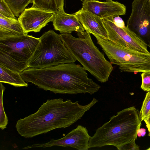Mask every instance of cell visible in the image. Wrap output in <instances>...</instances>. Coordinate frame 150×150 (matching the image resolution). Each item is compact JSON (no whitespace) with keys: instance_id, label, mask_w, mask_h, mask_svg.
<instances>
[{"instance_id":"484cf974","label":"cell","mask_w":150,"mask_h":150,"mask_svg":"<svg viewBox=\"0 0 150 150\" xmlns=\"http://www.w3.org/2000/svg\"><path fill=\"white\" fill-rule=\"evenodd\" d=\"M146 134V129L143 128H140L137 132V136L139 137L144 136Z\"/></svg>"},{"instance_id":"f546056e","label":"cell","mask_w":150,"mask_h":150,"mask_svg":"<svg viewBox=\"0 0 150 150\" xmlns=\"http://www.w3.org/2000/svg\"><path fill=\"white\" fill-rule=\"evenodd\" d=\"M105 0V1H111V0Z\"/></svg>"},{"instance_id":"ffe728a7","label":"cell","mask_w":150,"mask_h":150,"mask_svg":"<svg viewBox=\"0 0 150 150\" xmlns=\"http://www.w3.org/2000/svg\"><path fill=\"white\" fill-rule=\"evenodd\" d=\"M150 115V92H148L143 102L139 116L142 121Z\"/></svg>"},{"instance_id":"4fadbf2b","label":"cell","mask_w":150,"mask_h":150,"mask_svg":"<svg viewBox=\"0 0 150 150\" xmlns=\"http://www.w3.org/2000/svg\"><path fill=\"white\" fill-rule=\"evenodd\" d=\"M87 32L108 39V33L103 19L94 14L81 8L74 13Z\"/></svg>"},{"instance_id":"83f0119b","label":"cell","mask_w":150,"mask_h":150,"mask_svg":"<svg viewBox=\"0 0 150 150\" xmlns=\"http://www.w3.org/2000/svg\"><path fill=\"white\" fill-rule=\"evenodd\" d=\"M149 134H148V135L149 136V137H150V131L149 132Z\"/></svg>"},{"instance_id":"ba28073f","label":"cell","mask_w":150,"mask_h":150,"mask_svg":"<svg viewBox=\"0 0 150 150\" xmlns=\"http://www.w3.org/2000/svg\"><path fill=\"white\" fill-rule=\"evenodd\" d=\"M127 26L150 46V0H134Z\"/></svg>"},{"instance_id":"7c38bea8","label":"cell","mask_w":150,"mask_h":150,"mask_svg":"<svg viewBox=\"0 0 150 150\" xmlns=\"http://www.w3.org/2000/svg\"><path fill=\"white\" fill-rule=\"evenodd\" d=\"M82 8L100 18L107 19L125 15L126 8L123 4L112 0L101 2L97 0H83Z\"/></svg>"},{"instance_id":"e0dca14e","label":"cell","mask_w":150,"mask_h":150,"mask_svg":"<svg viewBox=\"0 0 150 150\" xmlns=\"http://www.w3.org/2000/svg\"><path fill=\"white\" fill-rule=\"evenodd\" d=\"M14 15L18 17L27 6L33 2V0H5Z\"/></svg>"},{"instance_id":"3957f363","label":"cell","mask_w":150,"mask_h":150,"mask_svg":"<svg viewBox=\"0 0 150 150\" xmlns=\"http://www.w3.org/2000/svg\"><path fill=\"white\" fill-rule=\"evenodd\" d=\"M60 34L67 49L86 70L101 83L108 81L113 68L95 45L90 33H77L78 38L70 33Z\"/></svg>"},{"instance_id":"8992f818","label":"cell","mask_w":150,"mask_h":150,"mask_svg":"<svg viewBox=\"0 0 150 150\" xmlns=\"http://www.w3.org/2000/svg\"><path fill=\"white\" fill-rule=\"evenodd\" d=\"M40 41L29 61L28 67L43 68L76 60L65 46L60 34L50 30L39 38Z\"/></svg>"},{"instance_id":"30bf717a","label":"cell","mask_w":150,"mask_h":150,"mask_svg":"<svg viewBox=\"0 0 150 150\" xmlns=\"http://www.w3.org/2000/svg\"><path fill=\"white\" fill-rule=\"evenodd\" d=\"M91 137L86 127L79 125L62 138L56 140L51 139L47 143L34 144L23 147L22 149L45 148L59 146L71 147L79 150H87L89 149L88 143Z\"/></svg>"},{"instance_id":"4316f807","label":"cell","mask_w":150,"mask_h":150,"mask_svg":"<svg viewBox=\"0 0 150 150\" xmlns=\"http://www.w3.org/2000/svg\"><path fill=\"white\" fill-rule=\"evenodd\" d=\"M146 124V127L148 130L150 131V115L144 120Z\"/></svg>"},{"instance_id":"4dcf8cb0","label":"cell","mask_w":150,"mask_h":150,"mask_svg":"<svg viewBox=\"0 0 150 150\" xmlns=\"http://www.w3.org/2000/svg\"><path fill=\"white\" fill-rule=\"evenodd\" d=\"M149 47L150 48V46H149Z\"/></svg>"},{"instance_id":"5bb4252c","label":"cell","mask_w":150,"mask_h":150,"mask_svg":"<svg viewBox=\"0 0 150 150\" xmlns=\"http://www.w3.org/2000/svg\"><path fill=\"white\" fill-rule=\"evenodd\" d=\"M53 25L54 29L61 33H71L73 31L80 33L84 29L75 14L58 10L55 13Z\"/></svg>"},{"instance_id":"7a4b0ae2","label":"cell","mask_w":150,"mask_h":150,"mask_svg":"<svg viewBox=\"0 0 150 150\" xmlns=\"http://www.w3.org/2000/svg\"><path fill=\"white\" fill-rule=\"evenodd\" d=\"M142 121L139 110L134 106L125 108L111 117L96 130L88 143V148L112 146L121 150L137 137Z\"/></svg>"},{"instance_id":"8fae6325","label":"cell","mask_w":150,"mask_h":150,"mask_svg":"<svg viewBox=\"0 0 150 150\" xmlns=\"http://www.w3.org/2000/svg\"><path fill=\"white\" fill-rule=\"evenodd\" d=\"M55 12L36 7L25 8L18 20L25 33L40 32L48 23L53 21Z\"/></svg>"},{"instance_id":"6da1fadb","label":"cell","mask_w":150,"mask_h":150,"mask_svg":"<svg viewBox=\"0 0 150 150\" xmlns=\"http://www.w3.org/2000/svg\"><path fill=\"white\" fill-rule=\"evenodd\" d=\"M98 101L94 98L88 104L82 105L62 98L48 99L35 112L18 120L16 130L21 136L31 138L53 130L68 127L80 119Z\"/></svg>"},{"instance_id":"2e32d148","label":"cell","mask_w":150,"mask_h":150,"mask_svg":"<svg viewBox=\"0 0 150 150\" xmlns=\"http://www.w3.org/2000/svg\"><path fill=\"white\" fill-rule=\"evenodd\" d=\"M0 82L8 84L15 87H27L28 85L20 73L12 71L0 64Z\"/></svg>"},{"instance_id":"5b68a950","label":"cell","mask_w":150,"mask_h":150,"mask_svg":"<svg viewBox=\"0 0 150 150\" xmlns=\"http://www.w3.org/2000/svg\"><path fill=\"white\" fill-rule=\"evenodd\" d=\"M40 41L28 34L0 40V64L21 73L28 68Z\"/></svg>"},{"instance_id":"52a82bcc","label":"cell","mask_w":150,"mask_h":150,"mask_svg":"<svg viewBox=\"0 0 150 150\" xmlns=\"http://www.w3.org/2000/svg\"><path fill=\"white\" fill-rule=\"evenodd\" d=\"M94 36L110 63L118 65L121 72L137 73L150 71V53L123 47L109 39Z\"/></svg>"},{"instance_id":"9c48e42d","label":"cell","mask_w":150,"mask_h":150,"mask_svg":"<svg viewBox=\"0 0 150 150\" xmlns=\"http://www.w3.org/2000/svg\"><path fill=\"white\" fill-rule=\"evenodd\" d=\"M103 21L109 40L123 47L150 53L146 44L127 26L123 28L118 27L108 19H103Z\"/></svg>"},{"instance_id":"277c9868","label":"cell","mask_w":150,"mask_h":150,"mask_svg":"<svg viewBox=\"0 0 150 150\" xmlns=\"http://www.w3.org/2000/svg\"><path fill=\"white\" fill-rule=\"evenodd\" d=\"M20 74L27 83L55 93L71 94L77 81L72 63L43 68L28 67Z\"/></svg>"},{"instance_id":"1f68e13d","label":"cell","mask_w":150,"mask_h":150,"mask_svg":"<svg viewBox=\"0 0 150 150\" xmlns=\"http://www.w3.org/2000/svg\"></svg>"},{"instance_id":"603a6c76","label":"cell","mask_w":150,"mask_h":150,"mask_svg":"<svg viewBox=\"0 0 150 150\" xmlns=\"http://www.w3.org/2000/svg\"><path fill=\"white\" fill-rule=\"evenodd\" d=\"M135 139H134L123 146L121 150H138L139 149V146L135 142Z\"/></svg>"},{"instance_id":"f1b7e54d","label":"cell","mask_w":150,"mask_h":150,"mask_svg":"<svg viewBox=\"0 0 150 150\" xmlns=\"http://www.w3.org/2000/svg\"><path fill=\"white\" fill-rule=\"evenodd\" d=\"M146 150H150V147L149 148H148V149H147Z\"/></svg>"},{"instance_id":"cb8c5ba5","label":"cell","mask_w":150,"mask_h":150,"mask_svg":"<svg viewBox=\"0 0 150 150\" xmlns=\"http://www.w3.org/2000/svg\"><path fill=\"white\" fill-rule=\"evenodd\" d=\"M108 19L112 21L118 27L123 28L125 27L124 21L119 16H115Z\"/></svg>"},{"instance_id":"d4e9b609","label":"cell","mask_w":150,"mask_h":150,"mask_svg":"<svg viewBox=\"0 0 150 150\" xmlns=\"http://www.w3.org/2000/svg\"><path fill=\"white\" fill-rule=\"evenodd\" d=\"M57 7L59 11H64V0H55Z\"/></svg>"},{"instance_id":"9a60e30c","label":"cell","mask_w":150,"mask_h":150,"mask_svg":"<svg viewBox=\"0 0 150 150\" xmlns=\"http://www.w3.org/2000/svg\"><path fill=\"white\" fill-rule=\"evenodd\" d=\"M27 34L16 18H7L0 13V40Z\"/></svg>"},{"instance_id":"7402d4cb","label":"cell","mask_w":150,"mask_h":150,"mask_svg":"<svg viewBox=\"0 0 150 150\" xmlns=\"http://www.w3.org/2000/svg\"><path fill=\"white\" fill-rule=\"evenodd\" d=\"M141 75L142 79L141 88L144 91L150 92V71L143 72Z\"/></svg>"},{"instance_id":"d6986e66","label":"cell","mask_w":150,"mask_h":150,"mask_svg":"<svg viewBox=\"0 0 150 150\" xmlns=\"http://www.w3.org/2000/svg\"><path fill=\"white\" fill-rule=\"evenodd\" d=\"M5 88L2 83L0 84V128L2 130L5 129L8 124L7 117L5 113L3 103V95Z\"/></svg>"},{"instance_id":"44dd1931","label":"cell","mask_w":150,"mask_h":150,"mask_svg":"<svg viewBox=\"0 0 150 150\" xmlns=\"http://www.w3.org/2000/svg\"><path fill=\"white\" fill-rule=\"evenodd\" d=\"M0 13L9 18H16L5 0H0Z\"/></svg>"},{"instance_id":"ac0fdd59","label":"cell","mask_w":150,"mask_h":150,"mask_svg":"<svg viewBox=\"0 0 150 150\" xmlns=\"http://www.w3.org/2000/svg\"><path fill=\"white\" fill-rule=\"evenodd\" d=\"M32 7L55 13L58 10L55 0H33Z\"/></svg>"}]
</instances>
